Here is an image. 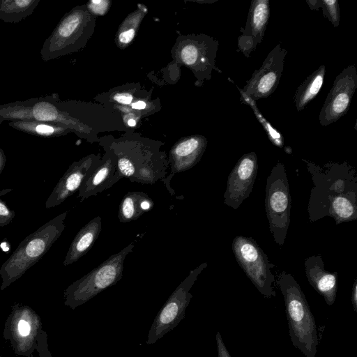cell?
<instances>
[{"instance_id": "1", "label": "cell", "mask_w": 357, "mask_h": 357, "mask_svg": "<svg viewBox=\"0 0 357 357\" xmlns=\"http://www.w3.org/2000/svg\"><path fill=\"white\" fill-rule=\"evenodd\" d=\"M314 184L307 206L311 222L332 217L336 225L357 219V174L347 161L319 166L303 159Z\"/></svg>"}, {"instance_id": "2", "label": "cell", "mask_w": 357, "mask_h": 357, "mask_svg": "<svg viewBox=\"0 0 357 357\" xmlns=\"http://www.w3.org/2000/svg\"><path fill=\"white\" fill-rule=\"evenodd\" d=\"M276 282L284 297L293 345L305 357H315L319 345L317 328L304 293L293 275L284 271L279 273Z\"/></svg>"}, {"instance_id": "3", "label": "cell", "mask_w": 357, "mask_h": 357, "mask_svg": "<svg viewBox=\"0 0 357 357\" xmlns=\"http://www.w3.org/2000/svg\"><path fill=\"white\" fill-rule=\"evenodd\" d=\"M68 211H65L27 236L0 268L2 291L36 264L60 237Z\"/></svg>"}, {"instance_id": "4", "label": "cell", "mask_w": 357, "mask_h": 357, "mask_svg": "<svg viewBox=\"0 0 357 357\" xmlns=\"http://www.w3.org/2000/svg\"><path fill=\"white\" fill-rule=\"evenodd\" d=\"M133 248L134 243H130L70 284L63 293L64 305L75 310L103 290L116 284L122 278L126 257Z\"/></svg>"}, {"instance_id": "5", "label": "cell", "mask_w": 357, "mask_h": 357, "mask_svg": "<svg viewBox=\"0 0 357 357\" xmlns=\"http://www.w3.org/2000/svg\"><path fill=\"white\" fill-rule=\"evenodd\" d=\"M265 208L273 240L282 246L290 224L291 195L285 167L280 162L267 178Z\"/></svg>"}, {"instance_id": "6", "label": "cell", "mask_w": 357, "mask_h": 357, "mask_svg": "<svg viewBox=\"0 0 357 357\" xmlns=\"http://www.w3.org/2000/svg\"><path fill=\"white\" fill-rule=\"evenodd\" d=\"M232 250L239 266L264 296H275V276L271 271L275 265L259 245L251 238L236 236L232 241Z\"/></svg>"}, {"instance_id": "7", "label": "cell", "mask_w": 357, "mask_h": 357, "mask_svg": "<svg viewBox=\"0 0 357 357\" xmlns=\"http://www.w3.org/2000/svg\"><path fill=\"white\" fill-rule=\"evenodd\" d=\"M208 266L201 264L190 271L188 275L180 283L170 295L156 315L148 333L146 343L152 344L174 329L183 319L185 310L192 297L190 289L199 275Z\"/></svg>"}, {"instance_id": "8", "label": "cell", "mask_w": 357, "mask_h": 357, "mask_svg": "<svg viewBox=\"0 0 357 357\" xmlns=\"http://www.w3.org/2000/svg\"><path fill=\"white\" fill-rule=\"evenodd\" d=\"M42 331L40 317L29 306L20 303L13 306L5 322L3 337L10 342L15 354L33 357Z\"/></svg>"}, {"instance_id": "9", "label": "cell", "mask_w": 357, "mask_h": 357, "mask_svg": "<svg viewBox=\"0 0 357 357\" xmlns=\"http://www.w3.org/2000/svg\"><path fill=\"white\" fill-rule=\"evenodd\" d=\"M356 89L357 70L354 65H350L333 82L319 115L321 126L335 123L347 113Z\"/></svg>"}, {"instance_id": "10", "label": "cell", "mask_w": 357, "mask_h": 357, "mask_svg": "<svg viewBox=\"0 0 357 357\" xmlns=\"http://www.w3.org/2000/svg\"><path fill=\"white\" fill-rule=\"evenodd\" d=\"M287 50L277 44L268 54L261 66L246 81L243 93L252 100L269 97L277 89L284 66Z\"/></svg>"}, {"instance_id": "11", "label": "cell", "mask_w": 357, "mask_h": 357, "mask_svg": "<svg viewBox=\"0 0 357 357\" xmlns=\"http://www.w3.org/2000/svg\"><path fill=\"white\" fill-rule=\"evenodd\" d=\"M258 170L255 152L243 155L228 176L224 204L237 209L252 192Z\"/></svg>"}, {"instance_id": "12", "label": "cell", "mask_w": 357, "mask_h": 357, "mask_svg": "<svg viewBox=\"0 0 357 357\" xmlns=\"http://www.w3.org/2000/svg\"><path fill=\"white\" fill-rule=\"evenodd\" d=\"M83 15L73 10L66 14L50 36L44 41L40 52L41 59L48 61L72 51Z\"/></svg>"}, {"instance_id": "13", "label": "cell", "mask_w": 357, "mask_h": 357, "mask_svg": "<svg viewBox=\"0 0 357 357\" xmlns=\"http://www.w3.org/2000/svg\"><path fill=\"white\" fill-rule=\"evenodd\" d=\"M100 160L95 155L87 156L73 162L59 179L48 197L45 207L50 209L62 204L73 195L84 181L98 167Z\"/></svg>"}, {"instance_id": "14", "label": "cell", "mask_w": 357, "mask_h": 357, "mask_svg": "<svg viewBox=\"0 0 357 357\" xmlns=\"http://www.w3.org/2000/svg\"><path fill=\"white\" fill-rule=\"evenodd\" d=\"M270 17L268 0H253L251 2L245 27L237 39V52L246 58L262 42Z\"/></svg>"}, {"instance_id": "15", "label": "cell", "mask_w": 357, "mask_h": 357, "mask_svg": "<svg viewBox=\"0 0 357 357\" xmlns=\"http://www.w3.org/2000/svg\"><path fill=\"white\" fill-rule=\"evenodd\" d=\"M206 146V140L203 137H191L176 144L172 149L171 154V173L163 178L162 181L171 192L174 194L170 188L169 182L174 174L188 170L195 166L200 160Z\"/></svg>"}, {"instance_id": "16", "label": "cell", "mask_w": 357, "mask_h": 357, "mask_svg": "<svg viewBox=\"0 0 357 357\" xmlns=\"http://www.w3.org/2000/svg\"><path fill=\"white\" fill-rule=\"evenodd\" d=\"M305 268L310 285L324 297L328 305H333L337 295V273L325 270L321 255L307 258Z\"/></svg>"}, {"instance_id": "17", "label": "cell", "mask_w": 357, "mask_h": 357, "mask_svg": "<svg viewBox=\"0 0 357 357\" xmlns=\"http://www.w3.org/2000/svg\"><path fill=\"white\" fill-rule=\"evenodd\" d=\"M116 168V157L108 156L100 161L79 188L77 197L80 202L112 187L116 183L114 178Z\"/></svg>"}, {"instance_id": "18", "label": "cell", "mask_w": 357, "mask_h": 357, "mask_svg": "<svg viewBox=\"0 0 357 357\" xmlns=\"http://www.w3.org/2000/svg\"><path fill=\"white\" fill-rule=\"evenodd\" d=\"M102 229V220L97 216L78 231L66 253L63 264L66 266L85 255L98 239Z\"/></svg>"}, {"instance_id": "19", "label": "cell", "mask_w": 357, "mask_h": 357, "mask_svg": "<svg viewBox=\"0 0 357 357\" xmlns=\"http://www.w3.org/2000/svg\"><path fill=\"white\" fill-rule=\"evenodd\" d=\"M154 206L153 200L144 192H129L121 199L118 218L121 222L138 219Z\"/></svg>"}, {"instance_id": "20", "label": "cell", "mask_w": 357, "mask_h": 357, "mask_svg": "<svg viewBox=\"0 0 357 357\" xmlns=\"http://www.w3.org/2000/svg\"><path fill=\"white\" fill-rule=\"evenodd\" d=\"M325 73L326 66L321 65L297 88L294 102L298 112L302 111L319 93L324 82Z\"/></svg>"}, {"instance_id": "21", "label": "cell", "mask_w": 357, "mask_h": 357, "mask_svg": "<svg viewBox=\"0 0 357 357\" xmlns=\"http://www.w3.org/2000/svg\"><path fill=\"white\" fill-rule=\"evenodd\" d=\"M8 124L17 130L45 138L64 135L69 129L63 124L37 121H11Z\"/></svg>"}, {"instance_id": "22", "label": "cell", "mask_w": 357, "mask_h": 357, "mask_svg": "<svg viewBox=\"0 0 357 357\" xmlns=\"http://www.w3.org/2000/svg\"><path fill=\"white\" fill-rule=\"evenodd\" d=\"M40 0H1L0 20L17 24L31 15Z\"/></svg>"}, {"instance_id": "23", "label": "cell", "mask_w": 357, "mask_h": 357, "mask_svg": "<svg viewBox=\"0 0 357 357\" xmlns=\"http://www.w3.org/2000/svg\"><path fill=\"white\" fill-rule=\"evenodd\" d=\"M311 10H318L322 9L323 15L332 23L333 26L337 27L340 24V8L337 0H310L306 1Z\"/></svg>"}, {"instance_id": "24", "label": "cell", "mask_w": 357, "mask_h": 357, "mask_svg": "<svg viewBox=\"0 0 357 357\" xmlns=\"http://www.w3.org/2000/svg\"><path fill=\"white\" fill-rule=\"evenodd\" d=\"M13 190L12 188H3L0 191V227L7 226L15 215V211L9 208L2 197Z\"/></svg>"}, {"instance_id": "25", "label": "cell", "mask_w": 357, "mask_h": 357, "mask_svg": "<svg viewBox=\"0 0 357 357\" xmlns=\"http://www.w3.org/2000/svg\"><path fill=\"white\" fill-rule=\"evenodd\" d=\"M47 340V333L42 329L37 340L36 350L38 352L39 357H52Z\"/></svg>"}, {"instance_id": "26", "label": "cell", "mask_w": 357, "mask_h": 357, "mask_svg": "<svg viewBox=\"0 0 357 357\" xmlns=\"http://www.w3.org/2000/svg\"><path fill=\"white\" fill-rule=\"evenodd\" d=\"M215 340L218 349V357H231L219 331L216 333Z\"/></svg>"}, {"instance_id": "27", "label": "cell", "mask_w": 357, "mask_h": 357, "mask_svg": "<svg viewBox=\"0 0 357 357\" xmlns=\"http://www.w3.org/2000/svg\"><path fill=\"white\" fill-rule=\"evenodd\" d=\"M107 1H91V6L90 7L93 9L94 13L102 14L107 8Z\"/></svg>"}, {"instance_id": "28", "label": "cell", "mask_w": 357, "mask_h": 357, "mask_svg": "<svg viewBox=\"0 0 357 357\" xmlns=\"http://www.w3.org/2000/svg\"><path fill=\"white\" fill-rule=\"evenodd\" d=\"M135 36V30L132 29H128L126 31L122 32L119 36V41L124 44H128L132 41Z\"/></svg>"}, {"instance_id": "29", "label": "cell", "mask_w": 357, "mask_h": 357, "mask_svg": "<svg viewBox=\"0 0 357 357\" xmlns=\"http://www.w3.org/2000/svg\"><path fill=\"white\" fill-rule=\"evenodd\" d=\"M114 100L117 101L118 102L128 105L130 104L132 100V97L129 93H121V94H116L114 97Z\"/></svg>"}, {"instance_id": "30", "label": "cell", "mask_w": 357, "mask_h": 357, "mask_svg": "<svg viewBox=\"0 0 357 357\" xmlns=\"http://www.w3.org/2000/svg\"><path fill=\"white\" fill-rule=\"evenodd\" d=\"M351 303L354 310L357 312V280L356 279L352 288Z\"/></svg>"}, {"instance_id": "31", "label": "cell", "mask_w": 357, "mask_h": 357, "mask_svg": "<svg viewBox=\"0 0 357 357\" xmlns=\"http://www.w3.org/2000/svg\"><path fill=\"white\" fill-rule=\"evenodd\" d=\"M6 162V157L4 151L0 148V174L3 170Z\"/></svg>"}, {"instance_id": "32", "label": "cell", "mask_w": 357, "mask_h": 357, "mask_svg": "<svg viewBox=\"0 0 357 357\" xmlns=\"http://www.w3.org/2000/svg\"><path fill=\"white\" fill-rule=\"evenodd\" d=\"M132 107L136 109H142L146 107V103L144 101H137L132 104Z\"/></svg>"}, {"instance_id": "33", "label": "cell", "mask_w": 357, "mask_h": 357, "mask_svg": "<svg viewBox=\"0 0 357 357\" xmlns=\"http://www.w3.org/2000/svg\"><path fill=\"white\" fill-rule=\"evenodd\" d=\"M128 123L130 126H135L136 125V121L134 119H130L128 121Z\"/></svg>"}, {"instance_id": "34", "label": "cell", "mask_w": 357, "mask_h": 357, "mask_svg": "<svg viewBox=\"0 0 357 357\" xmlns=\"http://www.w3.org/2000/svg\"><path fill=\"white\" fill-rule=\"evenodd\" d=\"M96 357H98V356H96Z\"/></svg>"}]
</instances>
